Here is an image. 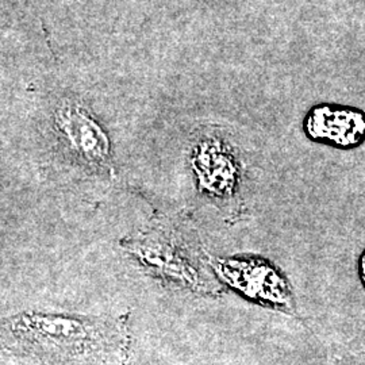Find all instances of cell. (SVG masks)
Wrapping results in <instances>:
<instances>
[{
	"label": "cell",
	"mask_w": 365,
	"mask_h": 365,
	"mask_svg": "<svg viewBox=\"0 0 365 365\" xmlns=\"http://www.w3.org/2000/svg\"><path fill=\"white\" fill-rule=\"evenodd\" d=\"M314 138H327L334 144H359L365 135V119L360 113L349 110L319 108L309 120Z\"/></svg>",
	"instance_id": "277c9868"
},
{
	"label": "cell",
	"mask_w": 365,
	"mask_h": 365,
	"mask_svg": "<svg viewBox=\"0 0 365 365\" xmlns=\"http://www.w3.org/2000/svg\"><path fill=\"white\" fill-rule=\"evenodd\" d=\"M361 276H363V280L365 283V253L363 259H361Z\"/></svg>",
	"instance_id": "5b68a950"
},
{
	"label": "cell",
	"mask_w": 365,
	"mask_h": 365,
	"mask_svg": "<svg viewBox=\"0 0 365 365\" xmlns=\"http://www.w3.org/2000/svg\"><path fill=\"white\" fill-rule=\"evenodd\" d=\"M56 125L66 134L75 152L86 161L108 167V138L87 110L75 103H64L56 113Z\"/></svg>",
	"instance_id": "3957f363"
},
{
	"label": "cell",
	"mask_w": 365,
	"mask_h": 365,
	"mask_svg": "<svg viewBox=\"0 0 365 365\" xmlns=\"http://www.w3.org/2000/svg\"><path fill=\"white\" fill-rule=\"evenodd\" d=\"M212 265L223 280L249 298L279 306L291 303L286 280L262 261L214 260Z\"/></svg>",
	"instance_id": "7a4b0ae2"
},
{
	"label": "cell",
	"mask_w": 365,
	"mask_h": 365,
	"mask_svg": "<svg viewBox=\"0 0 365 365\" xmlns=\"http://www.w3.org/2000/svg\"><path fill=\"white\" fill-rule=\"evenodd\" d=\"M125 318L24 312L0 318V352L25 365H125Z\"/></svg>",
	"instance_id": "6da1fadb"
}]
</instances>
